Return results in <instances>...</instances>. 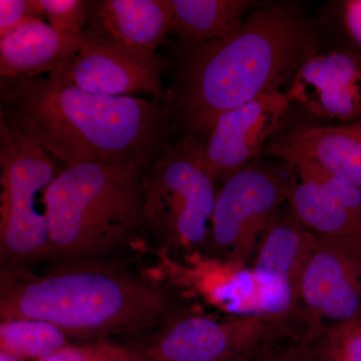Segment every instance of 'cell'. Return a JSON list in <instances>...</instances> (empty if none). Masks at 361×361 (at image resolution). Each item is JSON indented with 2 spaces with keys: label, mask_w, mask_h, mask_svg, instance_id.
Wrapping results in <instances>:
<instances>
[{
  "label": "cell",
  "mask_w": 361,
  "mask_h": 361,
  "mask_svg": "<svg viewBox=\"0 0 361 361\" xmlns=\"http://www.w3.org/2000/svg\"><path fill=\"white\" fill-rule=\"evenodd\" d=\"M65 167L147 170L167 148L171 111L159 101L90 94L56 75L1 80V114Z\"/></svg>",
  "instance_id": "6da1fadb"
},
{
  "label": "cell",
  "mask_w": 361,
  "mask_h": 361,
  "mask_svg": "<svg viewBox=\"0 0 361 361\" xmlns=\"http://www.w3.org/2000/svg\"><path fill=\"white\" fill-rule=\"evenodd\" d=\"M317 47L314 32L293 11L259 7L224 39L187 47L169 106L171 116L188 137L202 141L221 114L281 92Z\"/></svg>",
  "instance_id": "7a4b0ae2"
},
{
  "label": "cell",
  "mask_w": 361,
  "mask_h": 361,
  "mask_svg": "<svg viewBox=\"0 0 361 361\" xmlns=\"http://www.w3.org/2000/svg\"><path fill=\"white\" fill-rule=\"evenodd\" d=\"M165 287L104 260L58 261L44 274L1 267L0 320L52 323L68 338L129 336L169 322Z\"/></svg>",
  "instance_id": "3957f363"
},
{
  "label": "cell",
  "mask_w": 361,
  "mask_h": 361,
  "mask_svg": "<svg viewBox=\"0 0 361 361\" xmlns=\"http://www.w3.org/2000/svg\"><path fill=\"white\" fill-rule=\"evenodd\" d=\"M145 169L90 163L59 171L47 193L52 262L104 260L142 225Z\"/></svg>",
  "instance_id": "277c9868"
},
{
  "label": "cell",
  "mask_w": 361,
  "mask_h": 361,
  "mask_svg": "<svg viewBox=\"0 0 361 361\" xmlns=\"http://www.w3.org/2000/svg\"><path fill=\"white\" fill-rule=\"evenodd\" d=\"M0 169L2 267L52 261L47 193L59 170L51 156L2 116Z\"/></svg>",
  "instance_id": "5b68a950"
},
{
  "label": "cell",
  "mask_w": 361,
  "mask_h": 361,
  "mask_svg": "<svg viewBox=\"0 0 361 361\" xmlns=\"http://www.w3.org/2000/svg\"><path fill=\"white\" fill-rule=\"evenodd\" d=\"M215 184L202 165L200 140L185 135L145 171L142 225L166 245H204L210 238Z\"/></svg>",
  "instance_id": "8992f818"
},
{
  "label": "cell",
  "mask_w": 361,
  "mask_h": 361,
  "mask_svg": "<svg viewBox=\"0 0 361 361\" xmlns=\"http://www.w3.org/2000/svg\"><path fill=\"white\" fill-rule=\"evenodd\" d=\"M291 186L279 170L256 161L227 178L216 197L209 238L214 250L230 262L245 260Z\"/></svg>",
  "instance_id": "52a82bcc"
},
{
  "label": "cell",
  "mask_w": 361,
  "mask_h": 361,
  "mask_svg": "<svg viewBox=\"0 0 361 361\" xmlns=\"http://www.w3.org/2000/svg\"><path fill=\"white\" fill-rule=\"evenodd\" d=\"M283 92L263 94L221 114L201 141V161L214 182L254 163L289 109Z\"/></svg>",
  "instance_id": "ba28073f"
},
{
  "label": "cell",
  "mask_w": 361,
  "mask_h": 361,
  "mask_svg": "<svg viewBox=\"0 0 361 361\" xmlns=\"http://www.w3.org/2000/svg\"><path fill=\"white\" fill-rule=\"evenodd\" d=\"M163 68L157 54L97 39L51 73L90 94L116 97L146 94L159 99L163 97Z\"/></svg>",
  "instance_id": "9c48e42d"
},
{
  "label": "cell",
  "mask_w": 361,
  "mask_h": 361,
  "mask_svg": "<svg viewBox=\"0 0 361 361\" xmlns=\"http://www.w3.org/2000/svg\"><path fill=\"white\" fill-rule=\"evenodd\" d=\"M308 113L343 125L361 122V54L350 49L305 59L286 94Z\"/></svg>",
  "instance_id": "30bf717a"
},
{
  "label": "cell",
  "mask_w": 361,
  "mask_h": 361,
  "mask_svg": "<svg viewBox=\"0 0 361 361\" xmlns=\"http://www.w3.org/2000/svg\"><path fill=\"white\" fill-rule=\"evenodd\" d=\"M300 183L292 182L290 200L296 219L322 236L361 230V190L310 161L291 160Z\"/></svg>",
  "instance_id": "8fae6325"
},
{
  "label": "cell",
  "mask_w": 361,
  "mask_h": 361,
  "mask_svg": "<svg viewBox=\"0 0 361 361\" xmlns=\"http://www.w3.org/2000/svg\"><path fill=\"white\" fill-rule=\"evenodd\" d=\"M315 236L297 223H272L259 249L253 274L258 285L259 310L284 312L299 294V285Z\"/></svg>",
  "instance_id": "7c38bea8"
},
{
  "label": "cell",
  "mask_w": 361,
  "mask_h": 361,
  "mask_svg": "<svg viewBox=\"0 0 361 361\" xmlns=\"http://www.w3.org/2000/svg\"><path fill=\"white\" fill-rule=\"evenodd\" d=\"M251 334L244 324L187 316L169 320L142 355L151 361H238L248 353Z\"/></svg>",
  "instance_id": "4fadbf2b"
},
{
  "label": "cell",
  "mask_w": 361,
  "mask_h": 361,
  "mask_svg": "<svg viewBox=\"0 0 361 361\" xmlns=\"http://www.w3.org/2000/svg\"><path fill=\"white\" fill-rule=\"evenodd\" d=\"M97 40L92 32L66 35L45 23L40 16L28 18L0 35L1 80L39 77L45 71L51 73Z\"/></svg>",
  "instance_id": "5bb4252c"
},
{
  "label": "cell",
  "mask_w": 361,
  "mask_h": 361,
  "mask_svg": "<svg viewBox=\"0 0 361 361\" xmlns=\"http://www.w3.org/2000/svg\"><path fill=\"white\" fill-rule=\"evenodd\" d=\"M299 294L311 310L332 320L346 322L360 313L361 291L339 236L315 237Z\"/></svg>",
  "instance_id": "9a60e30c"
},
{
  "label": "cell",
  "mask_w": 361,
  "mask_h": 361,
  "mask_svg": "<svg viewBox=\"0 0 361 361\" xmlns=\"http://www.w3.org/2000/svg\"><path fill=\"white\" fill-rule=\"evenodd\" d=\"M94 35L134 51L155 54L172 27L171 0H102L92 2Z\"/></svg>",
  "instance_id": "2e32d148"
},
{
  "label": "cell",
  "mask_w": 361,
  "mask_h": 361,
  "mask_svg": "<svg viewBox=\"0 0 361 361\" xmlns=\"http://www.w3.org/2000/svg\"><path fill=\"white\" fill-rule=\"evenodd\" d=\"M264 151L285 161H310L361 190V122L301 130Z\"/></svg>",
  "instance_id": "e0dca14e"
},
{
  "label": "cell",
  "mask_w": 361,
  "mask_h": 361,
  "mask_svg": "<svg viewBox=\"0 0 361 361\" xmlns=\"http://www.w3.org/2000/svg\"><path fill=\"white\" fill-rule=\"evenodd\" d=\"M172 27L186 47L224 39L245 14L258 6L250 0H171Z\"/></svg>",
  "instance_id": "ac0fdd59"
},
{
  "label": "cell",
  "mask_w": 361,
  "mask_h": 361,
  "mask_svg": "<svg viewBox=\"0 0 361 361\" xmlns=\"http://www.w3.org/2000/svg\"><path fill=\"white\" fill-rule=\"evenodd\" d=\"M70 345L68 337L52 323L11 319L0 323V351L39 361Z\"/></svg>",
  "instance_id": "d6986e66"
},
{
  "label": "cell",
  "mask_w": 361,
  "mask_h": 361,
  "mask_svg": "<svg viewBox=\"0 0 361 361\" xmlns=\"http://www.w3.org/2000/svg\"><path fill=\"white\" fill-rule=\"evenodd\" d=\"M39 16H44L49 25L58 32L70 35L85 32L90 20L92 2L84 0H35Z\"/></svg>",
  "instance_id": "ffe728a7"
},
{
  "label": "cell",
  "mask_w": 361,
  "mask_h": 361,
  "mask_svg": "<svg viewBox=\"0 0 361 361\" xmlns=\"http://www.w3.org/2000/svg\"><path fill=\"white\" fill-rule=\"evenodd\" d=\"M121 351L122 348L102 341L85 348L68 345L39 361H116Z\"/></svg>",
  "instance_id": "44dd1931"
},
{
  "label": "cell",
  "mask_w": 361,
  "mask_h": 361,
  "mask_svg": "<svg viewBox=\"0 0 361 361\" xmlns=\"http://www.w3.org/2000/svg\"><path fill=\"white\" fill-rule=\"evenodd\" d=\"M35 16L39 14L35 0H0V35Z\"/></svg>",
  "instance_id": "7402d4cb"
},
{
  "label": "cell",
  "mask_w": 361,
  "mask_h": 361,
  "mask_svg": "<svg viewBox=\"0 0 361 361\" xmlns=\"http://www.w3.org/2000/svg\"><path fill=\"white\" fill-rule=\"evenodd\" d=\"M341 23L350 42L351 51L361 54V0H346L341 4Z\"/></svg>",
  "instance_id": "603a6c76"
},
{
  "label": "cell",
  "mask_w": 361,
  "mask_h": 361,
  "mask_svg": "<svg viewBox=\"0 0 361 361\" xmlns=\"http://www.w3.org/2000/svg\"><path fill=\"white\" fill-rule=\"evenodd\" d=\"M116 361H149L148 358L139 353H133V351L123 349L122 355L118 356Z\"/></svg>",
  "instance_id": "cb8c5ba5"
},
{
  "label": "cell",
  "mask_w": 361,
  "mask_h": 361,
  "mask_svg": "<svg viewBox=\"0 0 361 361\" xmlns=\"http://www.w3.org/2000/svg\"><path fill=\"white\" fill-rule=\"evenodd\" d=\"M23 358L18 357V356L11 355V353L0 351V361H23Z\"/></svg>",
  "instance_id": "d4e9b609"
},
{
  "label": "cell",
  "mask_w": 361,
  "mask_h": 361,
  "mask_svg": "<svg viewBox=\"0 0 361 361\" xmlns=\"http://www.w3.org/2000/svg\"><path fill=\"white\" fill-rule=\"evenodd\" d=\"M303 360H299V358H297V357H294V358H291V357H288V358H286V360H271V361H302Z\"/></svg>",
  "instance_id": "484cf974"
},
{
  "label": "cell",
  "mask_w": 361,
  "mask_h": 361,
  "mask_svg": "<svg viewBox=\"0 0 361 361\" xmlns=\"http://www.w3.org/2000/svg\"><path fill=\"white\" fill-rule=\"evenodd\" d=\"M149 361H151V360H149Z\"/></svg>",
  "instance_id": "4316f807"
}]
</instances>
